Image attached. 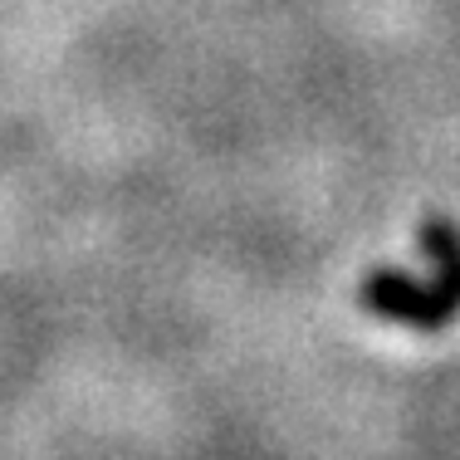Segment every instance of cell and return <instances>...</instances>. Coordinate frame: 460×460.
<instances>
[{"mask_svg": "<svg viewBox=\"0 0 460 460\" xmlns=\"http://www.w3.org/2000/svg\"><path fill=\"white\" fill-rule=\"evenodd\" d=\"M416 250L426 260V275L397 265L367 270L358 284V304L387 323L411 328V333H441L460 314V226L446 216L421 221Z\"/></svg>", "mask_w": 460, "mask_h": 460, "instance_id": "1", "label": "cell"}]
</instances>
